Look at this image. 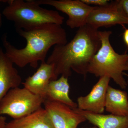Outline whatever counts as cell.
<instances>
[{
	"label": "cell",
	"instance_id": "cell-1",
	"mask_svg": "<svg viewBox=\"0 0 128 128\" xmlns=\"http://www.w3.org/2000/svg\"><path fill=\"white\" fill-rule=\"evenodd\" d=\"M98 30L86 24L68 42L54 46L46 62L54 66L57 80L60 75L68 78L72 70L86 78L90 63L101 47Z\"/></svg>",
	"mask_w": 128,
	"mask_h": 128
},
{
	"label": "cell",
	"instance_id": "cell-2",
	"mask_svg": "<svg viewBox=\"0 0 128 128\" xmlns=\"http://www.w3.org/2000/svg\"><path fill=\"white\" fill-rule=\"evenodd\" d=\"M16 30L26 40L24 48H16L8 40L6 34L2 36V40L5 54L13 64L20 68L28 64L37 68L39 61L46 62L47 54L51 47L67 43L66 31L59 24H48L30 30Z\"/></svg>",
	"mask_w": 128,
	"mask_h": 128
},
{
	"label": "cell",
	"instance_id": "cell-3",
	"mask_svg": "<svg viewBox=\"0 0 128 128\" xmlns=\"http://www.w3.org/2000/svg\"><path fill=\"white\" fill-rule=\"evenodd\" d=\"M112 33L110 31L98 32L101 47L90 63L88 73L96 77L108 76L121 89H125L127 82L124 73L128 70V54H119L115 52L110 43Z\"/></svg>",
	"mask_w": 128,
	"mask_h": 128
},
{
	"label": "cell",
	"instance_id": "cell-4",
	"mask_svg": "<svg viewBox=\"0 0 128 128\" xmlns=\"http://www.w3.org/2000/svg\"><path fill=\"white\" fill-rule=\"evenodd\" d=\"M2 12L6 19L13 22L16 29L28 30L48 24L62 25L64 17L56 10L43 8L34 0H9Z\"/></svg>",
	"mask_w": 128,
	"mask_h": 128
},
{
	"label": "cell",
	"instance_id": "cell-5",
	"mask_svg": "<svg viewBox=\"0 0 128 128\" xmlns=\"http://www.w3.org/2000/svg\"><path fill=\"white\" fill-rule=\"evenodd\" d=\"M45 99L25 88L10 89L0 102V115L6 114L13 119L32 114L42 107Z\"/></svg>",
	"mask_w": 128,
	"mask_h": 128
},
{
	"label": "cell",
	"instance_id": "cell-6",
	"mask_svg": "<svg viewBox=\"0 0 128 128\" xmlns=\"http://www.w3.org/2000/svg\"><path fill=\"white\" fill-rule=\"evenodd\" d=\"M86 24L97 29L118 24L125 28L128 19L120 0H116L104 6H94L88 16Z\"/></svg>",
	"mask_w": 128,
	"mask_h": 128
},
{
	"label": "cell",
	"instance_id": "cell-7",
	"mask_svg": "<svg viewBox=\"0 0 128 128\" xmlns=\"http://www.w3.org/2000/svg\"><path fill=\"white\" fill-rule=\"evenodd\" d=\"M40 6L48 5L67 15L66 24L71 28H80L86 24L88 18L94 6L81 0H34Z\"/></svg>",
	"mask_w": 128,
	"mask_h": 128
},
{
	"label": "cell",
	"instance_id": "cell-8",
	"mask_svg": "<svg viewBox=\"0 0 128 128\" xmlns=\"http://www.w3.org/2000/svg\"><path fill=\"white\" fill-rule=\"evenodd\" d=\"M43 105L54 128H78L86 121L74 109L62 104L45 100Z\"/></svg>",
	"mask_w": 128,
	"mask_h": 128
},
{
	"label": "cell",
	"instance_id": "cell-9",
	"mask_svg": "<svg viewBox=\"0 0 128 128\" xmlns=\"http://www.w3.org/2000/svg\"><path fill=\"white\" fill-rule=\"evenodd\" d=\"M110 80L106 76L100 77L89 94L77 98V108L94 113L102 114L105 110L106 95Z\"/></svg>",
	"mask_w": 128,
	"mask_h": 128
},
{
	"label": "cell",
	"instance_id": "cell-10",
	"mask_svg": "<svg viewBox=\"0 0 128 128\" xmlns=\"http://www.w3.org/2000/svg\"><path fill=\"white\" fill-rule=\"evenodd\" d=\"M56 80L57 79L54 66L45 62L41 63L36 71L22 83L26 89L34 94L43 97L45 100L46 92L50 82Z\"/></svg>",
	"mask_w": 128,
	"mask_h": 128
},
{
	"label": "cell",
	"instance_id": "cell-11",
	"mask_svg": "<svg viewBox=\"0 0 128 128\" xmlns=\"http://www.w3.org/2000/svg\"><path fill=\"white\" fill-rule=\"evenodd\" d=\"M0 46V102L10 89L22 83L20 76Z\"/></svg>",
	"mask_w": 128,
	"mask_h": 128
},
{
	"label": "cell",
	"instance_id": "cell-12",
	"mask_svg": "<svg viewBox=\"0 0 128 128\" xmlns=\"http://www.w3.org/2000/svg\"><path fill=\"white\" fill-rule=\"evenodd\" d=\"M70 89L68 78L61 76L59 79L50 82L46 92L45 100L62 104L72 109H76L78 105L70 98Z\"/></svg>",
	"mask_w": 128,
	"mask_h": 128
},
{
	"label": "cell",
	"instance_id": "cell-13",
	"mask_svg": "<svg viewBox=\"0 0 128 128\" xmlns=\"http://www.w3.org/2000/svg\"><path fill=\"white\" fill-rule=\"evenodd\" d=\"M5 128H54L44 108L32 114L6 123Z\"/></svg>",
	"mask_w": 128,
	"mask_h": 128
},
{
	"label": "cell",
	"instance_id": "cell-14",
	"mask_svg": "<svg viewBox=\"0 0 128 128\" xmlns=\"http://www.w3.org/2000/svg\"><path fill=\"white\" fill-rule=\"evenodd\" d=\"M74 109L98 128H128V116L98 114L80 110L77 108Z\"/></svg>",
	"mask_w": 128,
	"mask_h": 128
},
{
	"label": "cell",
	"instance_id": "cell-15",
	"mask_svg": "<svg viewBox=\"0 0 128 128\" xmlns=\"http://www.w3.org/2000/svg\"><path fill=\"white\" fill-rule=\"evenodd\" d=\"M105 110L111 114L128 116V96L126 91L108 86L106 95Z\"/></svg>",
	"mask_w": 128,
	"mask_h": 128
},
{
	"label": "cell",
	"instance_id": "cell-16",
	"mask_svg": "<svg viewBox=\"0 0 128 128\" xmlns=\"http://www.w3.org/2000/svg\"><path fill=\"white\" fill-rule=\"evenodd\" d=\"M82 1L86 4L94 5L96 6H106L110 2L108 0H81Z\"/></svg>",
	"mask_w": 128,
	"mask_h": 128
},
{
	"label": "cell",
	"instance_id": "cell-17",
	"mask_svg": "<svg viewBox=\"0 0 128 128\" xmlns=\"http://www.w3.org/2000/svg\"><path fill=\"white\" fill-rule=\"evenodd\" d=\"M120 2L128 19V0H120Z\"/></svg>",
	"mask_w": 128,
	"mask_h": 128
},
{
	"label": "cell",
	"instance_id": "cell-18",
	"mask_svg": "<svg viewBox=\"0 0 128 128\" xmlns=\"http://www.w3.org/2000/svg\"><path fill=\"white\" fill-rule=\"evenodd\" d=\"M6 124V117L2 115H0V128H5Z\"/></svg>",
	"mask_w": 128,
	"mask_h": 128
},
{
	"label": "cell",
	"instance_id": "cell-19",
	"mask_svg": "<svg viewBox=\"0 0 128 128\" xmlns=\"http://www.w3.org/2000/svg\"><path fill=\"white\" fill-rule=\"evenodd\" d=\"M124 28L125 30L124 32L123 38L125 44L128 47V29L125 28Z\"/></svg>",
	"mask_w": 128,
	"mask_h": 128
},
{
	"label": "cell",
	"instance_id": "cell-20",
	"mask_svg": "<svg viewBox=\"0 0 128 128\" xmlns=\"http://www.w3.org/2000/svg\"><path fill=\"white\" fill-rule=\"evenodd\" d=\"M2 25V14L0 13V28H1Z\"/></svg>",
	"mask_w": 128,
	"mask_h": 128
},
{
	"label": "cell",
	"instance_id": "cell-21",
	"mask_svg": "<svg viewBox=\"0 0 128 128\" xmlns=\"http://www.w3.org/2000/svg\"><path fill=\"white\" fill-rule=\"evenodd\" d=\"M124 76H127V77H128V74H127V73H124Z\"/></svg>",
	"mask_w": 128,
	"mask_h": 128
},
{
	"label": "cell",
	"instance_id": "cell-22",
	"mask_svg": "<svg viewBox=\"0 0 128 128\" xmlns=\"http://www.w3.org/2000/svg\"><path fill=\"white\" fill-rule=\"evenodd\" d=\"M98 128L97 127H90V128Z\"/></svg>",
	"mask_w": 128,
	"mask_h": 128
},
{
	"label": "cell",
	"instance_id": "cell-23",
	"mask_svg": "<svg viewBox=\"0 0 128 128\" xmlns=\"http://www.w3.org/2000/svg\"><path fill=\"white\" fill-rule=\"evenodd\" d=\"M3 1H4V0H0V2H3Z\"/></svg>",
	"mask_w": 128,
	"mask_h": 128
}]
</instances>
